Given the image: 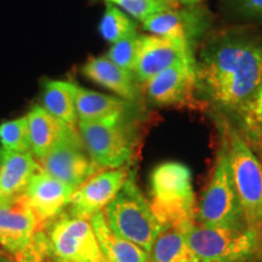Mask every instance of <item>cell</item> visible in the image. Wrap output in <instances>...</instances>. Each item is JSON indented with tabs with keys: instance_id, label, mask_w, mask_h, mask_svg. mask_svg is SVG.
Instances as JSON below:
<instances>
[{
	"instance_id": "cell-30",
	"label": "cell",
	"mask_w": 262,
	"mask_h": 262,
	"mask_svg": "<svg viewBox=\"0 0 262 262\" xmlns=\"http://www.w3.org/2000/svg\"><path fill=\"white\" fill-rule=\"evenodd\" d=\"M159 2H162L163 4L168 5L169 8H171V9L179 8V5H180L179 0H159Z\"/></svg>"
},
{
	"instance_id": "cell-26",
	"label": "cell",
	"mask_w": 262,
	"mask_h": 262,
	"mask_svg": "<svg viewBox=\"0 0 262 262\" xmlns=\"http://www.w3.org/2000/svg\"><path fill=\"white\" fill-rule=\"evenodd\" d=\"M238 118L243 124V130L249 139H262V80Z\"/></svg>"
},
{
	"instance_id": "cell-8",
	"label": "cell",
	"mask_w": 262,
	"mask_h": 262,
	"mask_svg": "<svg viewBox=\"0 0 262 262\" xmlns=\"http://www.w3.org/2000/svg\"><path fill=\"white\" fill-rule=\"evenodd\" d=\"M44 232L56 262H107L89 220L75 217L64 210Z\"/></svg>"
},
{
	"instance_id": "cell-12",
	"label": "cell",
	"mask_w": 262,
	"mask_h": 262,
	"mask_svg": "<svg viewBox=\"0 0 262 262\" xmlns=\"http://www.w3.org/2000/svg\"><path fill=\"white\" fill-rule=\"evenodd\" d=\"M130 172L127 166L104 169L96 172L73 192L66 211L75 217L89 220L113 201Z\"/></svg>"
},
{
	"instance_id": "cell-33",
	"label": "cell",
	"mask_w": 262,
	"mask_h": 262,
	"mask_svg": "<svg viewBox=\"0 0 262 262\" xmlns=\"http://www.w3.org/2000/svg\"><path fill=\"white\" fill-rule=\"evenodd\" d=\"M2 158H3V150L0 149V166H2Z\"/></svg>"
},
{
	"instance_id": "cell-5",
	"label": "cell",
	"mask_w": 262,
	"mask_h": 262,
	"mask_svg": "<svg viewBox=\"0 0 262 262\" xmlns=\"http://www.w3.org/2000/svg\"><path fill=\"white\" fill-rule=\"evenodd\" d=\"M192 262H244L260 251L262 235L249 228L206 227L194 221L186 231Z\"/></svg>"
},
{
	"instance_id": "cell-16",
	"label": "cell",
	"mask_w": 262,
	"mask_h": 262,
	"mask_svg": "<svg viewBox=\"0 0 262 262\" xmlns=\"http://www.w3.org/2000/svg\"><path fill=\"white\" fill-rule=\"evenodd\" d=\"M81 73L93 83L106 88L123 100L131 103L140 100L142 85L134 72L124 70L106 56L91 57L81 67Z\"/></svg>"
},
{
	"instance_id": "cell-22",
	"label": "cell",
	"mask_w": 262,
	"mask_h": 262,
	"mask_svg": "<svg viewBox=\"0 0 262 262\" xmlns=\"http://www.w3.org/2000/svg\"><path fill=\"white\" fill-rule=\"evenodd\" d=\"M188 227L165 226L149 251L148 262H192L186 231Z\"/></svg>"
},
{
	"instance_id": "cell-13",
	"label": "cell",
	"mask_w": 262,
	"mask_h": 262,
	"mask_svg": "<svg viewBox=\"0 0 262 262\" xmlns=\"http://www.w3.org/2000/svg\"><path fill=\"white\" fill-rule=\"evenodd\" d=\"M74 189L41 169L33 175L24 194L38 222V231H44L67 209Z\"/></svg>"
},
{
	"instance_id": "cell-28",
	"label": "cell",
	"mask_w": 262,
	"mask_h": 262,
	"mask_svg": "<svg viewBox=\"0 0 262 262\" xmlns=\"http://www.w3.org/2000/svg\"><path fill=\"white\" fill-rule=\"evenodd\" d=\"M106 2L116 5L130 17L139 19L141 22L145 21L149 16L171 9L159 0H106Z\"/></svg>"
},
{
	"instance_id": "cell-18",
	"label": "cell",
	"mask_w": 262,
	"mask_h": 262,
	"mask_svg": "<svg viewBox=\"0 0 262 262\" xmlns=\"http://www.w3.org/2000/svg\"><path fill=\"white\" fill-rule=\"evenodd\" d=\"M31 152L37 159L45 157L68 135L72 126L57 119L41 106L33 107L27 114Z\"/></svg>"
},
{
	"instance_id": "cell-17",
	"label": "cell",
	"mask_w": 262,
	"mask_h": 262,
	"mask_svg": "<svg viewBox=\"0 0 262 262\" xmlns=\"http://www.w3.org/2000/svg\"><path fill=\"white\" fill-rule=\"evenodd\" d=\"M3 150L0 166V202L9 201L24 194L29 181L40 169L32 152H9Z\"/></svg>"
},
{
	"instance_id": "cell-6",
	"label": "cell",
	"mask_w": 262,
	"mask_h": 262,
	"mask_svg": "<svg viewBox=\"0 0 262 262\" xmlns=\"http://www.w3.org/2000/svg\"><path fill=\"white\" fill-rule=\"evenodd\" d=\"M195 222L206 227L248 228L222 142L216 153L210 181L196 206Z\"/></svg>"
},
{
	"instance_id": "cell-32",
	"label": "cell",
	"mask_w": 262,
	"mask_h": 262,
	"mask_svg": "<svg viewBox=\"0 0 262 262\" xmlns=\"http://www.w3.org/2000/svg\"><path fill=\"white\" fill-rule=\"evenodd\" d=\"M179 2L181 3V4H183V5L188 6V5H196V4H199V3H201L202 0H179Z\"/></svg>"
},
{
	"instance_id": "cell-24",
	"label": "cell",
	"mask_w": 262,
	"mask_h": 262,
	"mask_svg": "<svg viewBox=\"0 0 262 262\" xmlns=\"http://www.w3.org/2000/svg\"><path fill=\"white\" fill-rule=\"evenodd\" d=\"M0 143L9 152H31L27 116L0 124Z\"/></svg>"
},
{
	"instance_id": "cell-2",
	"label": "cell",
	"mask_w": 262,
	"mask_h": 262,
	"mask_svg": "<svg viewBox=\"0 0 262 262\" xmlns=\"http://www.w3.org/2000/svg\"><path fill=\"white\" fill-rule=\"evenodd\" d=\"M219 125L245 224L262 235V162L243 129L226 119Z\"/></svg>"
},
{
	"instance_id": "cell-1",
	"label": "cell",
	"mask_w": 262,
	"mask_h": 262,
	"mask_svg": "<svg viewBox=\"0 0 262 262\" xmlns=\"http://www.w3.org/2000/svg\"><path fill=\"white\" fill-rule=\"evenodd\" d=\"M195 66L199 96L238 117L262 80V35L247 28L209 34Z\"/></svg>"
},
{
	"instance_id": "cell-10",
	"label": "cell",
	"mask_w": 262,
	"mask_h": 262,
	"mask_svg": "<svg viewBox=\"0 0 262 262\" xmlns=\"http://www.w3.org/2000/svg\"><path fill=\"white\" fill-rule=\"evenodd\" d=\"M150 103L159 107H199L195 54H187L142 85Z\"/></svg>"
},
{
	"instance_id": "cell-4",
	"label": "cell",
	"mask_w": 262,
	"mask_h": 262,
	"mask_svg": "<svg viewBox=\"0 0 262 262\" xmlns=\"http://www.w3.org/2000/svg\"><path fill=\"white\" fill-rule=\"evenodd\" d=\"M102 211L114 233L149 254L163 226L156 217L149 201L137 186L135 173L130 172L123 187Z\"/></svg>"
},
{
	"instance_id": "cell-19",
	"label": "cell",
	"mask_w": 262,
	"mask_h": 262,
	"mask_svg": "<svg viewBox=\"0 0 262 262\" xmlns=\"http://www.w3.org/2000/svg\"><path fill=\"white\" fill-rule=\"evenodd\" d=\"M134 103L75 85V110L78 122L116 120L127 116Z\"/></svg>"
},
{
	"instance_id": "cell-20",
	"label": "cell",
	"mask_w": 262,
	"mask_h": 262,
	"mask_svg": "<svg viewBox=\"0 0 262 262\" xmlns=\"http://www.w3.org/2000/svg\"><path fill=\"white\" fill-rule=\"evenodd\" d=\"M89 221L107 262H148L149 254L146 250L119 237L110 228L103 211L91 216Z\"/></svg>"
},
{
	"instance_id": "cell-29",
	"label": "cell",
	"mask_w": 262,
	"mask_h": 262,
	"mask_svg": "<svg viewBox=\"0 0 262 262\" xmlns=\"http://www.w3.org/2000/svg\"><path fill=\"white\" fill-rule=\"evenodd\" d=\"M16 262H56L49 250L47 233L38 231L22 253L14 257Z\"/></svg>"
},
{
	"instance_id": "cell-7",
	"label": "cell",
	"mask_w": 262,
	"mask_h": 262,
	"mask_svg": "<svg viewBox=\"0 0 262 262\" xmlns=\"http://www.w3.org/2000/svg\"><path fill=\"white\" fill-rule=\"evenodd\" d=\"M78 131L90 158L101 169L126 166L135 152V134L126 117L102 122H78Z\"/></svg>"
},
{
	"instance_id": "cell-23",
	"label": "cell",
	"mask_w": 262,
	"mask_h": 262,
	"mask_svg": "<svg viewBox=\"0 0 262 262\" xmlns=\"http://www.w3.org/2000/svg\"><path fill=\"white\" fill-rule=\"evenodd\" d=\"M98 31L104 40L114 44L136 33L137 27L133 17H130L116 5L107 3Z\"/></svg>"
},
{
	"instance_id": "cell-11",
	"label": "cell",
	"mask_w": 262,
	"mask_h": 262,
	"mask_svg": "<svg viewBox=\"0 0 262 262\" xmlns=\"http://www.w3.org/2000/svg\"><path fill=\"white\" fill-rule=\"evenodd\" d=\"M37 160L42 171L60 180L74 191L88 179L103 170L90 158L77 127H72L60 145Z\"/></svg>"
},
{
	"instance_id": "cell-15",
	"label": "cell",
	"mask_w": 262,
	"mask_h": 262,
	"mask_svg": "<svg viewBox=\"0 0 262 262\" xmlns=\"http://www.w3.org/2000/svg\"><path fill=\"white\" fill-rule=\"evenodd\" d=\"M187 54H194V52L165 38L153 34H141L134 74L136 75L139 83L143 85Z\"/></svg>"
},
{
	"instance_id": "cell-27",
	"label": "cell",
	"mask_w": 262,
	"mask_h": 262,
	"mask_svg": "<svg viewBox=\"0 0 262 262\" xmlns=\"http://www.w3.org/2000/svg\"><path fill=\"white\" fill-rule=\"evenodd\" d=\"M225 14L235 21L262 24V0H221Z\"/></svg>"
},
{
	"instance_id": "cell-34",
	"label": "cell",
	"mask_w": 262,
	"mask_h": 262,
	"mask_svg": "<svg viewBox=\"0 0 262 262\" xmlns=\"http://www.w3.org/2000/svg\"><path fill=\"white\" fill-rule=\"evenodd\" d=\"M0 254H2V250H0Z\"/></svg>"
},
{
	"instance_id": "cell-31",
	"label": "cell",
	"mask_w": 262,
	"mask_h": 262,
	"mask_svg": "<svg viewBox=\"0 0 262 262\" xmlns=\"http://www.w3.org/2000/svg\"><path fill=\"white\" fill-rule=\"evenodd\" d=\"M0 262H16V260L11 255H5V254H0Z\"/></svg>"
},
{
	"instance_id": "cell-9",
	"label": "cell",
	"mask_w": 262,
	"mask_h": 262,
	"mask_svg": "<svg viewBox=\"0 0 262 262\" xmlns=\"http://www.w3.org/2000/svg\"><path fill=\"white\" fill-rule=\"evenodd\" d=\"M149 34L165 38L194 52L208 37L212 15L203 5H188L183 9H168L149 16L142 22Z\"/></svg>"
},
{
	"instance_id": "cell-3",
	"label": "cell",
	"mask_w": 262,
	"mask_h": 262,
	"mask_svg": "<svg viewBox=\"0 0 262 262\" xmlns=\"http://www.w3.org/2000/svg\"><path fill=\"white\" fill-rule=\"evenodd\" d=\"M150 206L159 224L189 227L195 221V194L191 169L180 162H164L149 176Z\"/></svg>"
},
{
	"instance_id": "cell-21",
	"label": "cell",
	"mask_w": 262,
	"mask_h": 262,
	"mask_svg": "<svg viewBox=\"0 0 262 262\" xmlns=\"http://www.w3.org/2000/svg\"><path fill=\"white\" fill-rule=\"evenodd\" d=\"M41 102V107L57 119L68 125H78L75 84L63 80H45L42 85Z\"/></svg>"
},
{
	"instance_id": "cell-25",
	"label": "cell",
	"mask_w": 262,
	"mask_h": 262,
	"mask_svg": "<svg viewBox=\"0 0 262 262\" xmlns=\"http://www.w3.org/2000/svg\"><path fill=\"white\" fill-rule=\"evenodd\" d=\"M140 35L141 34L136 32L122 40L114 42L108 50L106 57L124 70L134 72L137 54H139Z\"/></svg>"
},
{
	"instance_id": "cell-14",
	"label": "cell",
	"mask_w": 262,
	"mask_h": 262,
	"mask_svg": "<svg viewBox=\"0 0 262 262\" xmlns=\"http://www.w3.org/2000/svg\"><path fill=\"white\" fill-rule=\"evenodd\" d=\"M38 232V222L27 196L17 195L0 202V247L17 256Z\"/></svg>"
}]
</instances>
